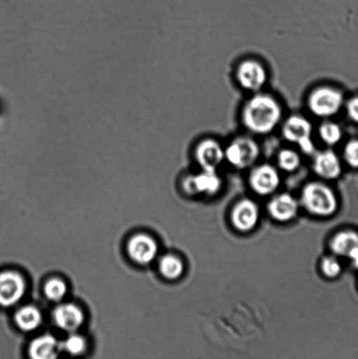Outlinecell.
Returning <instances> with one entry per match:
<instances>
[{"mask_svg":"<svg viewBox=\"0 0 358 359\" xmlns=\"http://www.w3.org/2000/svg\"><path fill=\"white\" fill-rule=\"evenodd\" d=\"M283 109L280 102L268 93H254L242 109V123L256 135H268L282 121Z\"/></svg>","mask_w":358,"mask_h":359,"instance_id":"obj_1","label":"cell"},{"mask_svg":"<svg viewBox=\"0 0 358 359\" xmlns=\"http://www.w3.org/2000/svg\"><path fill=\"white\" fill-rule=\"evenodd\" d=\"M345 104L342 91L335 87L322 86L308 94L307 105L312 114L319 118L329 119L341 111Z\"/></svg>","mask_w":358,"mask_h":359,"instance_id":"obj_2","label":"cell"},{"mask_svg":"<svg viewBox=\"0 0 358 359\" xmlns=\"http://www.w3.org/2000/svg\"><path fill=\"white\" fill-rule=\"evenodd\" d=\"M305 209L320 217H329L338 209L335 193L321 182H310L304 187L301 195Z\"/></svg>","mask_w":358,"mask_h":359,"instance_id":"obj_3","label":"cell"},{"mask_svg":"<svg viewBox=\"0 0 358 359\" xmlns=\"http://www.w3.org/2000/svg\"><path fill=\"white\" fill-rule=\"evenodd\" d=\"M282 135L287 142L296 144L306 154L315 152L313 135V126L307 118L301 115H292L283 122Z\"/></svg>","mask_w":358,"mask_h":359,"instance_id":"obj_4","label":"cell"},{"mask_svg":"<svg viewBox=\"0 0 358 359\" xmlns=\"http://www.w3.org/2000/svg\"><path fill=\"white\" fill-rule=\"evenodd\" d=\"M226 160L233 167L243 170L251 167L261 156V147L250 136H238L224 149Z\"/></svg>","mask_w":358,"mask_h":359,"instance_id":"obj_5","label":"cell"},{"mask_svg":"<svg viewBox=\"0 0 358 359\" xmlns=\"http://www.w3.org/2000/svg\"><path fill=\"white\" fill-rule=\"evenodd\" d=\"M236 79L242 89L258 93L268 83V73L261 62L257 60L247 59L238 65Z\"/></svg>","mask_w":358,"mask_h":359,"instance_id":"obj_6","label":"cell"},{"mask_svg":"<svg viewBox=\"0 0 358 359\" xmlns=\"http://www.w3.org/2000/svg\"><path fill=\"white\" fill-rule=\"evenodd\" d=\"M27 284L22 276L14 271L0 273V306L10 308L22 300Z\"/></svg>","mask_w":358,"mask_h":359,"instance_id":"obj_7","label":"cell"},{"mask_svg":"<svg viewBox=\"0 0 358 359\" xmlns=\"http://www.w3.org/2000/svg\"><path fill=\"white\" fill-rule=\"evenodd\" d=\"M195 156L202 170L216 171L226 160L223 147L214 139L200 142L195 147Z\"/></svg>","mask_w":358,"mask_h":359,"instance_id":"obj_8","label":"cell"},{"mask_svg":"<svg viewBox=\"0 0 358 359\" xmlns=\"http://www.w3.org/2000/svg\"><path fill=\"white\" fill-rule=\"evenodd\" d=\"M250 184L259 195L266 196L278 188L280 177L278 170L272 165L262 164L254 168L250 175Z\"/></svg>","mask_w":358,"mask_h":359,"instance_id":"obj_9","label":"cell"},{"mask_svg":"<svg viewBox=\"0 0 358 359\" xmlns=\"http://www.w3.org/2000/svg\"><path fill=\"white\" fill-rule=\"evenodd\" d=\"M222 186V180L216 171L202 170L198 175H188L184 181V189L188 195L206 193L213 195Z\"/></svg>","mask_w":358,"mask_h":359,"instance_id":"obj_10","label":"cell"},{"mask_svg":"<svg viewBox=\"0 0 358 359\" xmlns=\"http://www.w3.org/2000/svg\"><path fill=\"white\" fill-rule=\"evenodd\" d=\"M128 252L133 262L139 265H147L156 258L158 245L150 236L137 234L130 239Z\"/></svg>","mask_w":358,"mask_h":359,"instance_id":"obj_11","label":"cell"},{"mask_svg":"<svg viewBox=\"0 0 358 359\" xmlns=\"http://www.w3.org/2000/svg\"><path fill=\"white\" fill-rule=\"evenodd\" d=\"M259 219L257 204L250 199L241 200L234 207L231 213V222L238 231L247 232L254 229Z\"/></svg>","mask_w":358,"mask_h":359,"instance_id":"obj_12","label":"cell"},{"mask_svg":"<svg viewBox=\"0 0 358 359\" xmlns=\"http://www.w3.org/2000/svg\"><path fill=\"white\" fill-rule=\"evenodd\" d=\"M53 319L58 328L73 333L83 325L84 316L82 309L75 304H63L55 308Z\"/></svg>","mask_w":358,"mask_h":359,"instance_id":"obj_13","label":"cell"},{"mask_svg":"<svg viewBox=\"0 0 358 359\" xmlns=\"http://www.w3.org/2000/svg\"><path fill=\"white\" fill-rule=\"evenodd\" d=\"M313 167L315 173L324 179H336L342 173L341 161L338 154L332 150L315 153Z\"/></svg>","mask_w":358,"mask_h":359,"instance_id":"obj_14","label":"cell"},{"mask_svg":"<svg viewBox=\"0 0 358 359\" xmlns=\"http://www.w3.org/2000/svg\"><path fill=\"white\" fill-rule=\"evenodd\" d=\"M297 201L289 194H282L270 201L268 210L270 215L277 221L287 222L292 219L298 212Z\"/></svg>","mask_w":358,"mask_h":359,"instance_id":"obj_15","label":"cell"},{"mask_svg":"<svg viewBox=\"0 0 358 359\" xmlns=\"http://www.w3.org/2000/svg\"><path fill=\"white\" fill-rule=\"evenodd\" d=\"M61 351V344L51 335L37 337L31 343L29 347L30 357L34 359L55 358Z\"/></svg>","mask_w":358,"mask_h":359,"instance_id":"obj_16","label":"cell"},{"mask_svg":"<svg viewBox=\"0 0 358 359\" xmlns=\"http://www.w3.org/2000/svg\"><path fill=\"white\" fill-rule=\"evenodd\" d=\"M331 248L336 255L349 258L358 249V234L353 231H342L333 238Z\"/></svg>","mask_w":358,"mask_h":359,"instance_id":"obj_17","label":"cell"},{"mask_svg":"<svg viewBox=\"0 0 358 359\" xmlns=\"http://www.w3.org/2000/svg\"><path fill=\"white\" fill-rule=\"evenodd\" d=\"M14 320L21 330L31 332L41 326L42 316L41 311L34 306H25L15 313Z\"/></svg>","mask_w":358,"mask_h":359,"instance_id":"obj_18","label":"cell"},{"mask_svg":"<svg viewBox=\"0 0 358 359\" xmlns=\"http://www.w3.org/2000/svg\"><path fill=\"white\" fill-rule=\"evenodd\" d=\"M160 272L168 280H177L184 271V263L178 257L168 255L161 258L159 262Z\"/></svg>","mask_w":358,"mask_h":359,"instance_id":"obj_19","label":"cell"},{"mask_svg":"<svg viewBox=\"0 0 358 359\" xmlns=\"http://www.w3.org/2000/svg\"><path fill=\"white\" fill-rule=\"evenodd\" d=\"M318 133L322 142L329 147L338 145L343 138V131L340 126L329 119L319 126Z\"/></svg>","mask_w":358,"mask_h":359,"instance_id":"obj_20","label":"cell"},{"mask_svg":"<svg viewBox=\"0 0 358 359\" xmlns=\"http://www.w3.org/2000/svg\"><path fill=\"white\" fill-rule=\"evenodd\" d=\"M301 159L296 150L285 149L278 154L279 167L286 172L296 171L300 167Z\"/></svg>","mask_w":358,"mask_h":359,"instance_id":"obj_21","label":"cell"},{"mask_svg":"<svg viewBox=\"0 0 358 359\" xmlns=\"http://www.w3.org/2000/svg\"><path fill=\"white\" fill-rule=\"evenodd\" d=\"M68 292L64 281L53 278L45 284L44 293L46 297L52 302H61Z\"/></svg>","mask_w":358,"mask_h":359,"instance_id":"obj_22","label":"cell"},{"mask_svg":"<svg viewBox=\"0 0 358 359\" xmlns=\"http://www.w3.org/2000/svg\"><path fill=\"white\" fill-rule=\"evenodd\" d=\"M86 346L84 337L77 334H71L61 344L62 350L73 356L82 354L85 351Z\"/></svg>","mask_w":358,"mask_h":359,"instance_id":"obj_23","label":"cell"},{"mask_svg":"<svg viewBox=\"0 0 358 359\" xmlns=\"http://www.w3.org/2000/svg\"><path fill=\"white\" fill-rule=\"evenodd\" d=\"M322 270L325 276L335 278L341 273L342 266L341 264L339 263L335 257L329 256L322 259Z\"/></svg>","mask_w":358,"mask_h":359,"instance_id":"obj_24","label":"cell"},{"mask_svg":"<svg viewBox=\"0 0 358 359\" xmlns=\"http://www.w3.org/2000/svg\"><path fill=\"white\" fill-rule=\"evenodd\" d=\"M343 156L350 167L358 168V140H352L347 143Z\"/></svg>","mask_w":358,"mask_h":359,"instance_id":"obj_25","label":"cell"},{"mask_svg":"<svg viewBox=\"0 0 358 359\" xmlns=\"http://www.w3.org/2000/svg\"><path fill=\"white\" fill-rule=\"evenodd\" d=\"M347 114L352 121L358 123V97H353L346 104Z\"/></svg>","mask_w":358,"mask_h":359,"instance_id":"obj_26","label":"cell"},{"mask_svg":"<svg viewBox=\"0 0 358 359\" xmlns=\"http://www.w3.org/2000/svg\"><path fill=\"white\" fill-rule=\"evenodd\" d=\"M349 259L352 260L353 266L358 269V249L352 253V255L349 257Z\"/></svg>","mask_w":358,"mask_h":359,"instance_id":"obj_27","label":"cell"}]
</instances>
